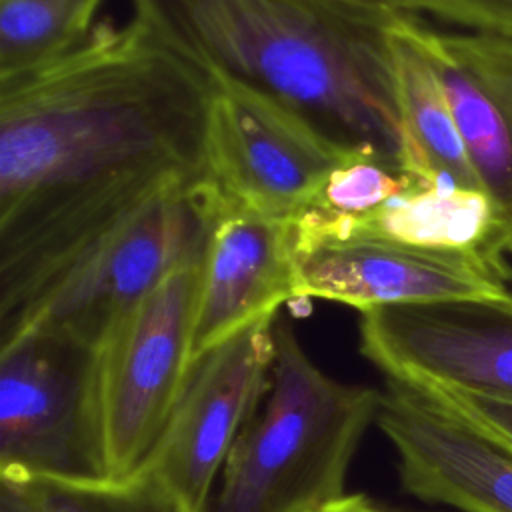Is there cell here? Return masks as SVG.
Masks as SVG:
<instances>
[{
	"instance_id": "8",
	"label": "cell",
	"mask_w": 512,
	"mask_h": 512,
	"mask_svg": "<svg viewBox=\"0 0 512 512\" xmlns=\"http://www.w3.org/2000/svg\"><path fill=\"white\" fill-rule=\"evenodd\" d=\"M292 224L300 300L320 298L364 312L512 292L504 260L484 252L414 246L358 226Z\"/></svg>"
},
{
	"instance_id": "3",
	"label": "cell",
	"mask_w": 512,
	"mask_h": 512,
	"mask_svg": "<svg viewBox=\"0 0 512 512\" xmlns=\"http://www.w3.org/2000/svg\"><path fill=\"white\" fill-rule=\"evenodd\" d=\"M270 388L236 438L204 512H318L346 496L380 390L326 374L276 318Z\"/></svg>"
},
{
	"instance_id": "7",
	"label": "cell",
	"mask_w": 512,
	"mask_h": 512,
	"mask_svg": "<svg viewBox=\"0 0 512 512\" xmlns=\"http://www.w3.org/2000/svg\"><path fill=\"white\" fill-rule=\"evenodd\" d=\"M352 154L278 100L212 82L200 176L218 204L296 220Z\"/></svg>"
},
{
	"instance_id": "15",
	"label": "cell",
	"mask_w": 512,
	"mask_h": 512,
	"mask_svg": "<svg viewBox=\"0 0 512 512\" xmlns=\"http://www.w3.org/2000/svg\"><path fill=\"white\" fill-rule=\"evenodd\" d=\"M306 222L358 226L414 246L484 254L494 232L492 210L480 190L422 178L360 222Z\"/></svg>"
},
{
	"instance_id": "1",
	"label": "cell",
	"mask_w": 512,
	"mask_h": 512,
	"mask_svg": "<svg viewBox=\"0 0 512 512\" xmlns=\"http://www.w3.org/2000/svg\"><path fill=\"white\" fill-rule=\"evenodd\" d=\"M210 92L134 20L0 82V234L200 174Z\"/></svg>"
},
{
	"instance_id": "10",
	"label": "cell",
	"mask_w": 512,
	"mask_h": 512,
	"mask_svg": "<svg viewBox=\"0 0 512 512\" xmlns=\"http://www.w3.org/2000/svg\"><path fill=\"white\" fill-rule=\"evenodd\" d=\"M274 328L276 316L262 318L194 356L170 420L142 466L190 512L206 510L236 438L270 388Z\"/></svg>"
},
{
	"instance_id": "21",
	"label": "cell",
	"mask_w": 512,
	"mask_h": 512,
	"mask_svg": "<svg viewBox=\"0 0 512 512\" xmlns=\"http://www.w3.org/2000/svg\"><path fill=\"white\" fill-rule=\"evenodd\" d=\"M364 6H372L386 12H398V14H416V12H432L442 18H450V10L444 0H350Z\"/></svg>"
},
{
	"instance_id": "11",
	"label": "cell",
	"mask_w": 512,
	"mask_h": 512,
	"mask_svg": "<svg viewBox=\"0 0 512 512\" xmlns=\"http://www.w3.org/2000/svg\"><path fill=\"white\" fill-rule=\"evenodd\" d=\"M398 454L402 488L462 512H512V440L436 392L386 378L374 422Z\"/></svg>"
},
{
	"instance_id": "23",
	"label": "cell",
	"mask_w": 512,
	"mask_h": 512,
	"mask_svg": "<svg viewBox=\"0 0 512 512\" xmlns=\"http://www.w3.org/2000/svg\"><path fill=\"white\" fill-rule=\"evenodd\" d=\"M2 490H0V512H34L30 508V504L26 502V498L10 484L0 482Z\"/></svg>"
},
{
	"instance_id": "20",
	"label": "cell",
	"mask_w": 512,
	"mask_h": 512,
	"mask_svg": "<svg viewBox=\"0 0 512 512\" xmlns=\"http://www.w3.org/2000/svg\"><path fill=\"white\" fill-rule=\"evenodd\" d=\"M432 390V388H428ZM438 396H442L446 402L468 414L470 418L478 420L480 424L492 428L494 432L506 436L512 440V404L478 398L470 394H458V392H444V390H432Z\"/></svg>"
},
{
	"instance_id": "4",
	"label": "cell",
	"mask_w": 512,
	"mask_h": 512,
	"mask_svg": "<svg viewBox=\"0 0 512 512\" xmlns=\"http://www.w3.org/2000/svg\"><path fill=\"white\" fill-rule=\"evenodd\" d=\"M0 478H110L98 348L30 322L0 336Z\"/></svg>"
},
{
	"instance_id": "22",
	"label": "cell",
	"mask_w": 512,
	"mask_h": 512,
	"mask_svg": "<svg viewBox=\"0 0 512 512\" xmlns=\"http://www.w3.org/2000/svg\"><path fill=\"white\" fill-rule=\"evenodd\" d=\"M318 512H392V510L378 506L364 494H346Z\"/></svg>"
},
{
	"instance_id": "16",
	"label": "cell",
	"mask_w": 512,
	"mask_h": 512,
	"mask_svg": "<svg viewBox=\"0 0 512 512\" xmlns=\"http://www.w3.org/2000/svg\"><path fill=\"white\" fill-rule=\"evenodd\" d=\"M104 0H0V82L80 46Z\"/></svg>"
},
{
	"instance_id": "6",
	"label": "cell",
	"mask_w": 512,
	"mask_h": 512,
	"mask_svg": "<svg viewBox=\"0 0 512 512\" xmlns=\"http://www.w3.org/2000/svg\"><path fill=\"white\" fill-rule=\"evenodd\" d=\"M202 258L172 272L98 344L110 478L130 476L146 464L178 402L194 360Z\"/></svg>"
},
{
	"instance_id": "12",
	"label": "cell",
	"mask_w": 512,
	"mask_h": 512,
	"mask_svg": "<svg viewBox=\"0 0 512 512\" xmlns=\"http://www.w3.org/2000/svg\"><path fill=\"white\" fill-rule=\"evenodd\" d=\"M424 42L444 86L494 232L488 254H512V36L494 30L438 32Z\"/></svg>"
},
{
	"instance_id": "17",
	"label": "cell",
	"mask_w": 512,
	"mask_h": 512,
	"mask_svg": "<svg viewBox=\"0 0 512 512\" xmlns=\"http://www.w3.org/2000/svg\"><path fill=\"white\" fill-rule=\"evenodd\" d=\"M6 484L14 486L34 512H190L146 468L124 478H32Z\"/></svg>"
},
{
	"instance_id": "5",
	"label": "cell",
	"mask_w": 512,
	"mask_h": 512,
	"mask_svg": "<svg viewBox=\"0 0 512 512\" xmlns=\"http://www.w3.org/2000/svg\"><path fill=\"white\" fill-rule=\"evenodd\" d=\"M214 210L200 174L166 186L100 236L0 336L38 322L98 348L172 272L204 256Z\"/></svg>"
},
{
	"instance_id": "19",
	"label": "cell",
	"mask_w": 512,
	"mask_h": 512,
	"mask_svg": "<svg viewBox=\"0 0 512 512\" xmlns=\"http://www.w3.org/2000/svg\"><path fill=\"white\" fill-rule=\"evenodd\" d=\"M454 22L512 36V0H444Z\"/></svg>"
},
{
	"instance_id": "18",
	"label": "cell",
	"mask_w": 512,
	"mask_h": 512,
	"mask_svg": "<svg viewBox=\"0 0 512 512\" xmlns=\"http://www.w3.org/2000/svg\"><path fill=\"white\" fill-rule=\"evenodd\" d=\"M416 180L420 178L380 158L352 154L328 174L310 208L298 218L360 222Z\"/></svg>"
},
{
	"instance_id": "9",
	"label": "cell",
	"mask_w": 512,
	"mask_h": 512,
	"mask_svg": "<svg viewBox=\"0 0 512 512\" xmlns=\"http://www.w3.org/2000/svg\"><path fill=\"white\" fill-rule=\"evenodd\" d=\"M358 334L386 378L512 404V292L370 308Z\"/></svg>"
},
{
	"instance_id": "14",
	"label": "cell",
	"mask_w": 512,
	"mask_h": 512,
	"mask_svg": "<svg viewBox=\"0 0 512 512\" xmlns=\"http://www.w3.org/2000/svg\"><path fill=\"white\" fill-rule=\"evenodd\" d=\"M392 58L406 170L424 180L476 188L452 108L424 42V24L402 14L392 26Z\"/></svg>"
},
{
	"instance_id": "2",
	"label": "cell",
	"mask_w": 512,
	"mask_h": 512,
	"mask_svg": "<svg viewBox=\"0 0 512 512\" xmlns=\"http://www.w3.org/2000/svg\"><path fill=\"white\" fill-rule=\"evenodd\" d=\"M132 2L134 22L208 82L270 96L344 150L406 170L390 44L402 14L350 0Z\"/></svg>"
},
{
	"instance_id": "13",
	"label": "cell",
	"mask_w": 512,
	"mask_h": 512,
	"mask_svg": "<svg viewBox=\"0 0 512 512\" xmlns=\"http://www.w3.org/2000/svg\"><path fill=\"white\" fill-rule=\"evenodd\" d=\"M198 294L194 356L300 300L294 224L214 200Z\"/></svg>"
}]
</instances>
